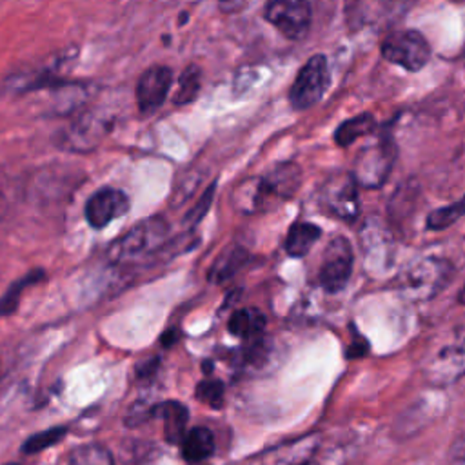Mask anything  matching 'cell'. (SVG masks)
Segmentation results:
<instances>
[{
    "label": "cell",
    "instance_id": "6da1fadb",
    "mask_svg": "<svg viewBox=\"0 0 465 465\" xmlns=\"http://www.w3.org/2000/svg\"><path fill=\"white\" fill-rule=\"evenodd\" d=\"M302 182V171L296 163L285 162L272 167L260 178L242 182L234 193V207L242 213H258L291 198Z\"/></svg>",
    "mask_w": 465,
    "mask_h": 465
},
{
    "label": "cell",
    "instance_id": "7a4b0ae2",
    "mask_svg": "<svg viewBox=\"0 0 465 465\" xmlns=\"http://www.w3.org/2000/svg\"><path fill=\"white\" fill-rule=\"evenodd\" d=\"M450 274L452 265L449 260L436 256L420 258L403 267L398 276V289L407 300H429L447 285Z\"/></svg>",
    "mask_w": 465,
    "mask_h": 465
},
{
    "label": "cell",
    "instance_id": "3957f363",
    "mask_svg": "<svg viewBox=\"0 0 465 465\" xmlns=\"http://www.w3.org/2000/svg\"><path fill=\"white\" fill-rule=\"evenodd\" d=\"M167 222L160 216H151L138 222L124 236L109 247L107 256L113 263L136 262L147 254L158 251L167 238Z\"/></svg>",
    "mask_w": 465,
    "mask_h": 465
},
{
    "label": "cell",
    "instance_id": "277c9868",
    "mask_svg": "<svg viewBox=\"0 0 465 465\" xmlns=\"http://www.w3.org/2000/svg\"><path fill=\"white\" fill-rule=\"evenodd\" d=\"M381 56L387 62L414 73L429 62L430 45L416 29L392 31L381 42Z\"/></svg>",
    "mask_w": 465,
    "mask_h": 465
},
{
    "label": "cell",
    "instance_id": "5b68a950",
    "mask_svg": "<svg viewBox=\"0 0 465 465\" xmlns=\"http://www.w3.org/2000/svg\"><path fill=\"white\" fill-rule=\"evenodd\" d=\"M331 82L329 64L323 54L311 56L302 69L298 71L291 89H289V102L296 111H303L318 104Z\"/></svg>",
    "mask_w": 465,
    "mask_h": 465
},
{
    "label": "cell",
    "instance_id": "8992f818",
    "mask_svg": "<svg viewBox=\"0 0 465 465\" xmlns=\"http://www.w3.org/2000/svg\"><path fill=\"white\" fill-rule=\"evenodd\" d=\"M394 143L389 138H380L358 153L351 173L360 187L376 189L387 180L394 165Z\"/></svg>",
    "mask_w": 465,
    "mask_h": 465
},
{
    "label": "cell",
    "instance_id": "52a82bcc",
    "mask_svg": "<svg viewBox=\"0 0 465 465\" xmlns=\"http://www.w3.org/2000/svg\"><path fill=\"white\" fill-rule=\"evenodd\" d=\"M263 16L285 38L302 40L309 33L312 9L309 0H269Z\"/></svg>",
    "mask_w": 465,
    "mask_h": 465
},
{
    "label": "cell",
    "instance_id": "ba28073f",
    "mask_svg": "<svg viewBox=\"0 0 465 465\" xmlns=\"http://www.w3.org/2000/svg\"><path fill=\"white\" fill-rule=\"evenodd\" d=\"M465 374V325L450 334L425 365V376L434 383H450Z\"/></svg>",
    "mask_w": 465,
    "mask_h": 465
},
{
    "label": "cell",
    "instance_id": "9c48e42d",
    "mask_svg": "<svg viewBox=\"0 0 465 465\" xmlns=\"http://www.w3.org/2000/svg\"><path fill=\"white\" fill-rule=\"evenodd\" d=\"M358 187L352 173L332 174L320 191L322 203L334 216L354 220L358 214Z\"/></svg>",
    "mask_w": 465,
    "mask_h": 465
},
{
    "label": "cell",
    "instance_id": "30bf717a",
    "mask_svg": "<svg viewBox=\"0 0 465 465\" xmlns=\"http://www.w3.org/2000/svg\"><path fill=\"white\" fill-rule=\"evenodd\" d=\"M352 271V249L343 238H332L325 249L323 262L320 267V283L325 291L336 292L345 287Z\"/></svg>",
    "mask_w": 465,
    "mask_h": 465
},
{
    "label": "cell",
    "instance_id": "8fae6325",
    "mask_svg": "<svg viewBox=\"0 0 465 465\" xmlns=\"http://www.w3.org/2000/svg\"><path fill=\"white\" fill-rule=\"evenodd\" d=\"M109 116L98 113H87L80 116L65 133L62 147L76 153L91 151L109 133Z\"/></svg>",
    "mask_w": 465,
    "mask_h": 465
},
{
    "label": "cell",
    "instance_id": "7c38bea8",
    "mask_svg": "<svg viewBox=\"0 0 465 465\" xmlns=\"http://www.w3.org/2000/svg\"><path fill=\"white\" fill-rule=\"evenodd\" d=\"M129 209V198L124 191L104 187L96 191L85 203V220L91 227L102 229L109 222L125 214Z\"/></svg>",
    "mask_w": 465,
    "mask_h": 465
},
{
    "label": "cell",
    "instance_id": "4fadbf2b",
    "mask_svg": "<svg viewBox=\"0 0 465 465\" xmlns=\"http://www.w3.org/2000/svg\"><path fill=\"white\" fill-rule=\"evenodd\" d=\"M173 73L167 65H151L136 84V104L142 113L156 111L169 93Z\"/></svg>",
    "mask_w": 465,
    "mask_h": 465
},
{
    "label": "cell",
    "instance_id": "5bb4252c",
    "mask_svg": "<svg viewBox=\"0 0 465 465\" xmlns=\"http://www.w3.org/2000/svg\"><path fill=\"white\" fill-rule=\"evenodd\" d=\"M151 414L162 418L163 421V436L169 443H182L185 436L187 425V409L180 401H162L151 409Z\"/></svg>",
    "mask_w": 465,
    "mask_h": 465
},
{
    "label": "cell",
    "instance_id": "9a60e30c",
    "mask_svg": "<svg viewBox=\"0 0 465 465\" xmlns=\"http://www.w3.org/2000/svg\"><path fill=\"white\" fill-rule=\"evenodd\" d=\"M265 327V316L258 309H240L231 314L227 322V329L231 334L238 338H245L251 341H258Z\"/></svg>",
    "mask_w": 465,
    "mask_h": 465
},
{
    "label": "cell",
    "instance_id": "2e32d148",
    "mask_svg": "<svg viewBox=\"0 0 465 465\" xmlns=\"http://www.w3.org/2000/svg\"><path fill=\"white\" fill-rule=\"evenodd\" d=\"M214 452V438L213 432L205 427H196L185 432L182 440V456L191 461L198 463L207 460Z\"/></svg>",
    "mask_w": 465,
    "mask_h": 465
},
{
    "label": "cell",
    "instance_id": "e0dca14e",
    "mask_svg": "<svg viewBox=\"0 0 465 465\" xmlns=\"http://www.w3.org/2000/svg\"><path fill=\"white\" fill-rule=\"evenodd\" d=\"M320 234H322V231L314 223H307V222L294 223L289 229L287 238H285L287 254L294 256V258L305 256L311 251V247L316 243Z\"/></svg>",
    "mask_w": 465,
    "mask_h": 465
},
{
    "label": "cell",
    "instance_id": "ac0fdd59",
    "mask_svg": "<svg viewBox=\"0 0 465 465\" xmlns=\"http://www.w3.org/2000/svg\"><path fill=\"white\" fill-rule=\"evenodd\" d=\"M411 2L414 0H360L358 7L361 15L358 16L361 18L363 24L376 22V20L380 22L381 18H391L392 15H400L409 7Z\"/></svg>",
    "mask_w": 465,
    "mask_h": 465
},
{
    "label": "cell",
    "instance_id": "d6986e66",
    "mask_svg": "<svg viewBox=\"0 0 465 465\" xmlns=\"http://www.w3.org/2000/svg\"><path fill=\"white\" fill-rule=\"evenodd\" d=\"M376 127V122L372 118V114L363 113V114H356L354 118L345 120L343 124L338 125L336 133H334V140L340 147L351 145L352 142H356L360 136L371 134Z\"/></svg>",
    "mask_w": 465,
    "mask_h": 465
},
{
    "label": "cell",
    "instance_id": "ffe728a7",
    "mask_svg": "<svg viewBox=\"0 0 465 465\" xmlns=\"http://www.w3.org/2000/svg\"><path fill=\"white\" fill-rule=\"evenodd\" d=\"M245 260H247V252L240 247H231L223 251L211 265L209 280L214 283H222L229 280L245 263Z\"/></svg>",
    "mask_w": 465,
    "mask_h": 465
},
{
    "label": "cell",
    "instance_id": "44dd1931",
    "mask_svg": "<svg viewBox=\"0 0 465 465\" xmlns=\"http://www.w3.org/2000/svg\"><path fill=\"white\" fill-rule=\"evenodd\" d=\"M67 465H114V460L104 445L87 443L71 452Z\"/></svg>",
    "mask_w": 465,
    "mask_h": 465
},
{
    "label": "cell",
    "instance_id": "7402d4cb",
    "mask_svg": "<svg viewBox=\"0 0 465 465\" xmlns=\"http://www.w3.org/2000/svg\"><path fill=\"white\" fill-rule=\"evenodd\" d=\"M42 276H44L42 271H31V272L25 274L24 278L16 280V282L4 292V296L0 298V316L11 314V312L18 307V302H20V296H22L24 289L29 287L31 283H36Z\"/></svg>",
    "mask_w": 465,
    "mask_h": 465
},
{
    "label": "cell",
    "instance_id": "603a6c76",
    "mask_svg": "<svg viewBox=\"0 0 465 465\" xmlns=\"http://www.w3.org/2000/svg\"><path fill=\"white\" fill-rule=\"evenodd\" d=\"M200 67L198 65H187L178 80V91L174 94V104L176 105H185L191 104L193 98L198 94L200 91Z\"/></svg>",
    "mask_w": 465,
    "mask_h": 465
},
{
    "label": "cell",
    "instance_id": "cb8c5ba5",
    "mask_svg": "<svg viewBox=\"0 0 465 465\" xmlns=\"http://www.w3.org/2000/svg\"><path fill=\"white\" fill-rule=\"evenodd\" d=\"M463 214H465V196L461 200L450 203V205H445V207H440V209L432 211L427 216V229H430V231L447 229L449 225L458 222Z\"/></svg>",
    "mask_w": 465,
    "mask_h": 465
},
{
    "label": "cell",
    "instance_id": "d4e9b609",
    "mask_svg": "<svg viewBox=\"0 0 465 465\" xmlns=\"http://www.w3.org/2000/svg\"><path fill=\"white\" fill-rule=\"evenodd\" d=\"M67 434V429L65 427H53V429H45L42 432H36L33 434L31 438H27L22 445V450L25 454H35V452H40L51 445H56L64 436Z\"/></svg>",
    "mask_w": 465,
    "mask_h": 465
},
{
    "label": "cell",
    "instance_id": "484cf974",
    "mask_svg": "<svg viewBox=\"0 0 465 465\" xmlns=\"http://www.w3.org/2000/svg\"><path fill=\"white\" fill-rule=\"evenodd\" d=\"M196 398L214 409L222 407L223 403V385L220 380H203L196 385V391H194Z\"/></svg>",
    "mask_w": 465,
    "mask_h": 465
},
{
    "label": "cell",
    "instance_id": "4316f807",
    "mask_svg": "<svg viewBox=\"0 0 465 465\" xmlns=\"http://www.w3.org/2000/svg\"><path fill=\"white\" fill-rule=\"evenodd\" d=\"M213 194H214V183L211 185V187H207V191L200 196V200H198V203L191 209V213L187 214V218H185V223L187 225H196L203 216H205V213H207V209H209V205H211V202H213Z\"/></svg>",
    "mask_w": 465,
    "mask_h": 465
},
{
    "label": "cell",
    "instance_id": "83f0119b",
    "mask_svg": "<svg viewBox=\"0 0 465 465\" xmlns=\"http://www.w3.org/2000/svg\"><path fill=\"white\" fill-rule=\"evenodd\" d=\"M450 465H465V430L452 441L449 450Z\"/></svg>",
    "mask_w": 465,
    "mask_h": 465
},
{
    "label": "cell",
    "instance_id": "f1b7e54d",
    "mask_svg": "<svg viewBox=\"0 0 465 465\" xmlns=\"http://www.w3.org/2000/svg\"><path fill=\"white\" fill-rule=\"evenodd\" d=\"M458 298H460V303H465V287L461 289V292H460Z\"/></svg>",
    "mask_w": 465,
    "mask_h": 465
},
{
    "label": "cell",
    "instance_id": "f546056e",
    "mask_svg": "<svg viewBox=\"0 0 465 465\" xmlns=\"http://www.w3.org/2000/svg\"><path fill=\"white\" fill-rule=\"evenodd\" d=\"M298 465H316L314 461H303V463H298Z\"/></svg>",
    "mask_w": 465,
    "mask_h": 465
},
{
    "label": "cell",
    "instance_id": "4dcf8cb0",
    "mask_svg": "<svg viewBox=\"0 0 465 465\" xmlns=\"http://www.w3.org/2000/svg\"><path fill=\"white\" fill-rule=\"evenodd\" d=\"M5 465H18V463H5Z\"/></svg>",
    "mask_w": 465,
    "mask_h": 465
}]
</instances>
